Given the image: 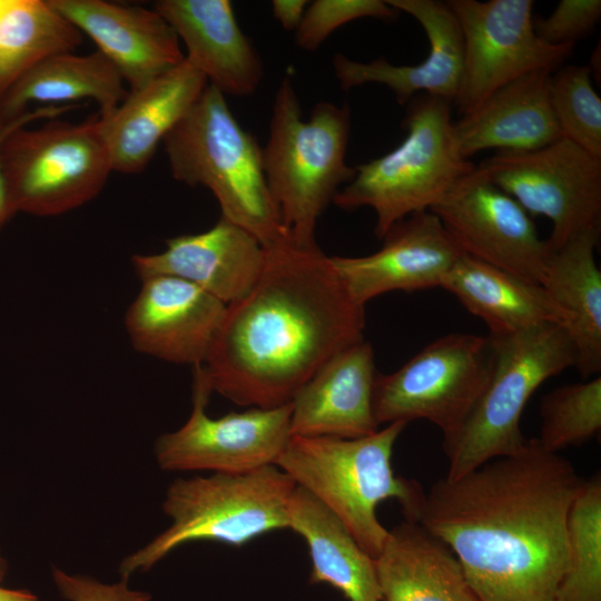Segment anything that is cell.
Here are the masks:
<instances>
[{"label":"cell","instance_id":"6da1fadb","mask_svg":"<svg viewBox=\"0 0 601 601\" xmlns=\"http://www.w3.org/2000/svg\"><path fill=\"white\" fill-rule=\"evenodd\" d=\"M583 479L536 439L425 493L420 523L445 543L481 601H556L566 518Z\"/></svg>","mask_w":601,"mask_h":601},{"label":"cell","instance_id":"7a4b0ae2","mask_svg":"<svg viewBox=\"0 0 601 601\" xmlns=\"http://www.w3.org/2000/svg\"><path fill=\"white\" fill-rule=\"evenodd\" d=\"M265 249L255 285L226 306L203 371L211 392L240 406L274 408L364 341L365 306L318 246L287 238Z\"/></svg>","mask_w":601,"mask_h":601},{"label":"cell","instance_id":"3957f363","mask_svg":"<svg viewBox=\"0 0 601 601\" xmlns=\"http://www.w3.org/2000/svg\"><path fill=\"white\" fill-rule=\"evenodd\" d=\"M406 425L394 422L356 439L292 435L275 463L335 513L374 560L388 535L377 505L396 500L405 520L417 522L425 496L417 481L395 475L392 467L395 442Z\"/></svg>","mask_w":601,"mask_h":601},{"label":"cell","instance_id":"277c9868","mask_svg":"<svg viewBox=\"0 0 601 601\" xmlns=\"http://www.w3.org/2000/svg\"><path fill=\"white\" fill-rule=\"evenodd\" d=\"M349 130L347 104L321 101L304 119L293 75H285L275 93L262 158L283 225L299 247L317 246L318 218L341 186L355 177V167L345 160Z\"/></svg>","mask_w":601,"mask_h":601},{"label":"cell","instance_id":"5b68a950","mask_svg":"<svg viewBox=\"0 0 601 601\" xmlns=\"http://www.w3.org/2000/svg\"><path fill=\"white\" fill-rule=\"evenodd\" d=\"M162 142L173 177L208 188L221 217L249 231L264 247L290 238L267 186L262 148L235 119L218 89L207 85Z\"/></svg>","mask_w":601,"mask_h":601},{"label":"cell","instance_id":"8992f818","mask_svg":"<svg viewBox=\"0 0 601 601\" xmlns=\"http://www.w3.org/2000/svg\"><path fill=\"white\" fill-rule=\"evenodd\" d=\"M406 136L390 152L355 167L352 181L335 195L343 210L371 207L375 236L407 216L430 210L475 166L465 159L452 120V104L420 93L406 104Z\"/></svg>","mask_w":601,"mask_h":601},{"label":"cell","instance_id":"52a82bcc","mask_svg":"<svg viewBox=\"0 0 601 601\" xmlns=\"http://www.w3.org/2000/svg\"><path fill=\"white\" fill-rule=\"evenodd\" d=\"M487 336L492 362L486 383L465 421L443 437L449 479L520 452L528 442L520 428L528 401L548 378L575 364L573 345L556 323Z\"/></svg>","mask_w":601,"mask_h":601},{"label":"cell","instance_id":"ba28073f","mask_svg":"<svg viewBox=\"0 0 601 601\" xmlns=\"http://www.w3.org/2000/svg\"><path fill=\"white\" fill-rule=\"evenodd\" d=\"M296 487L277 465L245 473L177 479L162 504L171 525L120 564L122 578L147 571L174 549L193 541L242 546L272 531L288 529Z\"/></svg>","mask_w":601,"mask_h":601},{"label":"cell","instance_id":"9c48e42d","mask_svg":"<svg viewBox=\"0 0 601 601\" xmlns=\"http://www.w3.org/2000/svg\"><path fill=\"white\" fill-rule=\"evenodd\" d=\"M50 119L21 127L0 149L1 168L16 211L56 216L88 203L112 170L99 115L80 124Z\"/></svg>","mask_w":601,"mask_h":601},{"label":"cell","instance_id":"30bf717a","mask_svg":"<svg viewBox=\"0 0 601 601\" xmlns=\"http://www.w3.org/2000/svg\"><path fill=\"white\" fill-rule=\"evenodd\" d=\"M491 362L489 336L453 333L439 337L395 372L377 373L373 390L376 423L425 420L443 437L451 435L475 405Z\"/></svg>","mask_w":601,"mask_h":601},{"label":"cell","instance_id":"8fae6325","mask_svg":"<svg viewBox=\"0 0 601 601\" xmlns=\"http://www.w3.org/2000/svg\"><path fill=\"white\" fill-rule=\"evenodd\" d=\"M477 168L531 216L551 221L550 250L601 229V158L563 137L531 151H497Z\"/></svg>","mask_w":601,"mask_h":601},{"label":"cell","instance_id":"7c38bea8","mask_svg":"<svg viewBox=\"0 0 601 601\" xmlns=\"http://www.w3.org/2000/svg\"><path fill=\"white\" fill-rule=\"evenodd\" d=\"M463 37V70L452 102L465 116L492 92L535 70L555 71L573 45L552 46L534 31L532 0H449Z\"/></svg>","mask_w":601,"mask_h":601},{"label":"cell","instance_id":"4fadbf2b","mask_svg":"<svg viewBox=\"0 0 601 601\" xmlns=\"http://www.w3.org/2000/svg\"><path fill=\"white\" fill-rule=\"evenodd\" d=\"M211 393L203 364L194 366L193 411L180 428L157 440L159 466L235 474L275 464L292 436V403L214 418L206 413Z\"/></svg>","mask_w":601,"mask_h":601},{"label":"cell","instance_id":"5bb4252c","mask_svg":"<svg viewBox=\"0 0 601 601\" xmlns=\"http://www.w3.org/2000/svg\"><path fill=\"white\" fill-rule=\"evenodd\" d=\"M430 211L461 252L540 284L550 255L532 216L475 166Z\"/></svg>","mask_w":601,"mask_h":601},{"label":"cell","instance_id":"9a60e30c","mask_svg":"<svg viewBox=\"0 0 601 601\" xmlns=\"http://www.w3.org/2000/svg\"><path fill=\"white\" fill-rule=\"evenodd\" d=\"M382 240V247L366 256H331L351 297L362 306L390 292L441 287L463 255L430 210L397 221Z\"/></svg>","mask_w":601,"mask_h":601},{"label":"cell","instance_id":"2e32d148","mask_svg":"<svg viewBox=\"0 0 601 601\" xmlns=\"http://www.w3.org/2000/svg\"><path fill=\"white\" fill-rule=\"evenodd\" d=\"M226 306L184 279L168 275L141 278V288L128 307L125 325L140 353L177 364L206 362Z\"/></svg>","mask_w":601,"mask_h":601},{"label":"cell","instance_id":"e0dca14e","mask_svg":"<svg viewBox=\"0 0 601 601\" xmlns=\"http://www.w3.org/2000/svg\"><path fill=\"white\" fill-rule=\"evenodd\" d=\"M398 12L412 16L424 29L430 49L425 59L411 66L390 63L384 57L359 62L337 53L333 69L343 90L374 82L395 95L398 105H406L417 93L453 102L463 70V37L459 21L447 1L387 0Z\"/></svg>","mask_w":601,"mask_h":601},{"label":"cell","instance_id":"ac0fdd59","mask_svg":"<svg viewBox=\"0 0 601 601\" xmlns=\"http://www.w3.org/2000/svg\"><path fill=\"white\" fill-rule=\"evenodd\" d=\"M87 35L137 90L180 63L185 56L170 24L154 9L105 0H48Z\"/></svg>","mask_w":601,"mask_h":601},{"label":"cell","instance_id":"d6986e66","mask_svg":"<svg viewBox=\"0 0 601 601\" xmlns=\"http://www.w3.org/2000/svg\"><path fill=\"white\" fill-rule=\"evenodd\" d=\"M265 259L266 249L254 235L220 216L206 231L169 238L164 252L135 255L131 263L140 279L177 277L229 305L252 289Z\"/></svg>","mask_w":601,"mask_h":601},{"label":"cell","instance_id":"ffe728a7","mask_svg":"<svg viewBox=\"0 0 601 601\" xmlns=\"http://www.w3.org/2000/svg\"><path fill=\"white\" fill-rule=\"evenodd\" d=\"M186 47L185 58L223 95H253L263 65L228 0H159L152 6Z\"/></svg>","mask_w":601,"mask_h":601},{"label":"cell","instance_id":"44dd1931","mask_svg":"<svg viewBox=\"0 0 601 601\" xmlns=\"http://www.w3.org/2000/svg\"><path fill=\"white\" fill-rule=\"evenodd\" d=\"M376 375L374 351L365 339L337 353L293 397L290 434L356 439L375 433Z\"/></svg>","mask_w":601,"mask_h":601},{"label":"cell","instance_id":"7402d4cb","mask_svg":"<svg viewBox=\"0 0 601 601\" xmlns=\"http://www.w3.org/2000/svg\"><path fill=\"white\" fill-rule=\"evenodd\" d=\"M207 85L206 77L184 58L146 86L129 90L109 117L100 118L112 170L142 171Z\"/></svg>","mask_w":601,"mask_h":601},{"label":"cell","instance_id":"603a6c76","mask_svg":"<svg viewBox=\"0 0 601 601\" xmlns=\"http://www.w3.org/2000/svg\"><path fill=\"white\" fill-rule=\"evenodd\" d=\"M550 70L528 72L499 88L470 114L454 121L461 154L531 151L559 138L550 97Z\"/></svg>","mask_w":601,"mask_h":601},{"label":"cell","instance_id":"cb8c5ba5","mask_svg":"<svg viewBox=\"0 0 601 601\" xmlns=\"http://www.w3.org/2000/svg\"><path fill=\"white\" fill-rule=\"evenodd\" d=\"M600 230L550 250L540 283L559 311L575 352L574 367L583 378L601 371V272L594 256Z\"/></svg>","mask_w":601,"mask_h":601},{"label":"cell","instance_id":"d4e9b609","mask_svg":"<svg viewBox=\"0 0 601 601\" xmlns=\"http://www.w3.org/2000/svg\"><path fill=\"white\" fill-rule=\"evenodd\" d=\"M375 566L382 601H481L450 548L417 522L388 531Z\"/></svg>","mask_w":601,"mask_h":601},{"label":"cell","instance_id":"484cf974","mask_svg":"<svg viewBox=\"0 0 601 601\" xmlns=\"http://www.w3.org/2000/svg\"><path fill=\"white\" fill-rule=\"evenodd\" d=\"M288 529L307 544L311 584L327 583L348 601H382L375 560L335 513L297 485L288 505Z\"/></svg>","mask_w":601,"mask_h":601},{"label":"cell","instance_id":"4316f807","mask_svg":"<svg viewBox=\"0 0 601 601\" xmlns=\"http://www.w3.org/2000/svg\"><path fill=\"white\" fill-rule=\"evenodd\" d=\"M441 287L482 319L490 335H506L544 323L560 325V314L540 284L463 254Z\"/></svg>","mask_w":601,"mask_h":601},{"label":"cell","instance_id":"83f0119b","mask_svg":"<svg viewBox=\"0 0 601 601\" xmlns=\"http://www.w3.org/2000/svg\"><path fill=\"white\" fill-rule=\"evenodd\" d=\"M127 95L119 71L101 52H65L45 59L24 75L2 99L0 115L22 114L30 102L62 106L92 99L105 119Z\"/></svg>","mask_w":601,"mask_h":601},{"label":"cell","instance_id":"f1b7e54d","mask_svg":"<svg viewBox=\"0 0 601 601\" xmlns=\"http://www.w3.org/2000/svg\"><path fill=\"white\" fill-rule=\"evenodd\" d=\"M81 42L82 33L49 1L0 0V104L37 65Z\"/></svg>","mask_w":601,"mask_h":601},{"label":"cell","instance_id":"f546056e","mask_svg":"<svg viewBox=\"0 0 601 601\" xmlns=\"http://www.w3.org/2000/svg\"><path fill=\"white\" fill-rule=\"evenodd\" d=\"M568 566L556 601H601V477L582 481L566 518Z\"/></svg>","mask_w":601,"mask_h":601},{"label":"cell","instance_id":"4dcf8cb0","mask_svg":"<svg viewBox=\"0 0 601 601\" xmlns=\"http://www.w3.org/2000/svg\"><path fill=\"white\" fill-rule=\"evenodd\" d=\"M540 416L536 441L548 452L558 453L597 437L601 430V377L550 391L541 400Z\"/></svg>","mask_w":601,"mask_h":601},{"label":"cell","instance_id":"1f68e13d","mask_svg":"<svg viewBox=\"0 0 601 601\" xmlns=\"http://www.w3.org/2000/svg\"><path fill=\"white\" fill-rule=\"evenodd\" d=\"M589 66H561L550 77V97L561 136L601 158V99Z\"/></svg>","mask_w":601,"mask_h":601},{"label":"cell","instance_id":"d6a6232c","mask_svg":"<svg viewBox=\"0 0 601 601\" xmlns=\"http://www.w3.org/2000/svg\"><path fill=\"white\" fill-rule=\"evenodd\" d=\"M398 11L382 0H315L295 30L296 45L314 51L339 27L361 18L392 20Z\"/></svg>","mask_w":601,"mask_h":601},{"label":"cell","instance_id":"836d02e7","mask_svg":"<svg viewBox=\"0 0 601 601\" xmlns=\"http://www.w3.org/2000/svg\"><path fill=\"white\" fill-rule=\"evenodd\" d=\"M600 18V0H561L548 18L534 19V31L549 45L574 46L594 30Z\"/></svg>","mask_w":601,"mask_h":601},{"label":"cell","instance_id":"e575fe53","mask_svg":"<svg viewBox=\"0 0 601 601\" xmlns=\"http://www.w3.org/2000/svg\"><path fill=\"white\" fill-rule=\"evenodd\" d=\"M52 579L60 594L68 601H149L151 598L147 592L131 590L128 587L129 578L107 584L53 569Z\"/></svg>","mask_w":601,"mask_h":601},{"label":"cell","instance_id":"d590c367","mask_svg":"<svg viewBox=\"0 0 601 601\" xmlns=\"http://www.w3.org/2000/svg\"><path fill=\"white\" fill-rule=\"evenodd\" d=\"M77 104L62 106H40L36 109H27L17 116L0 115V149L3 140L12 131L28 126L30 122L39 119H55L66 111L76 109ZM9 190L4 180V176L0 161V230L6 223L16 214Z\"/></svg>","mask_w":601,"mask_h":601},{"label":"cell","instance_id":"8d00e7d4","mask_svg":"<svg viewBox=\"0 0 601 601\" xmlns=\"http://www.w3.org/2000/svg\"><path fill=\"white\" fill-rule=\"evenodd\" d=\"M307 6L306 0H274L272 1L273 16L285 30L295 31Z\"/></svg>","mask_w":601,"mask_h":601},{"label":"cell","instance_id":"74e56055","mask_svg":"<svg viewBox=\"0 0 601 601\" xmlns=\"http://www.w3.org/2000/svg\"><path fill=\"white\" fill-rule=\"evenodd\" d=\"M0 601H41L35 593L26 589H12L0 583Z\"/></svg>","mask_w":601,"mask_h":601},{"label":"cell","instance_id":"f35d334b","mask_svg":"<svg viewBox=\"0 0 601 601\" xmlns=\"http://www.w3.org/2000/svg\"><path fill=\"white\" fill-rule=\"evenodd\" d=\"M7 574V563L0 551V583L4 580Z\"/></svg>","mask_w":601,"mask_h":601}]
</instances>
